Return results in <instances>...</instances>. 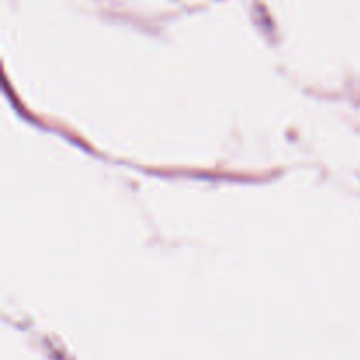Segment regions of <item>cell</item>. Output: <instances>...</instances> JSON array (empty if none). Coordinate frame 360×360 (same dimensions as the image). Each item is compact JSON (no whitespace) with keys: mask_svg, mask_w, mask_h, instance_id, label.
<instances>
[]
</instances>
